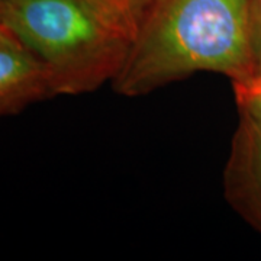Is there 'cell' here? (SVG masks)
<instances>
[{
  "label": "cell",
  "instance_id": "cell-7",
  "mask_svg": "<svg viewBox=\"0 0 261 261\" xmlns=\"http://www.w3.org/2000/svg\"><path fill=\"white\" fill-rule=\"evenodd\" d=\"M250 13L255 73H258L261 71V0H250Z\"/></svg>",
  "mask_w": 261,
  "mask_h": 261
},
{
  "label": "cell",
  "instance_id": "cell-2",
  "mask_svg": "<svg viewBox=\"0 0 261 261\" xmlns=\"http://www.w3.org/2000/svg\"><path fill=\"white\" fill-rule=\"evenodd\" d=\"M0 23L45 65L58 94L112 83L132 42L89 0H0Z\"/></svg>",
  "mask_w": 261,
  "mask_h": 261
},
{
  "label": "cell",
  "instance_id": "cell-6",
  "mask_svg": "<svg viewBox=\"0 0 261 261\" xmlns=\"http://www.w3.org/2000/svg\"><path fill=\"white\" fill-rule=\"evenodd\" d=\"M232 84L237 103L243 111L244 121L261 132V71Z\"/></svg>",
  "mask_w": 261,
  "mask_h": 261
},
{
  "label": "cell",
  "instance_id": "cell-1",
  "mask_svg": "<svg viewBox=\"0 0 261 261\" xmlns=\"http://www.w3.org/2000/svg\"><path fill=\"white\" fill-rule=\"evenodd\" d=\"M199 71L255 73L250 0H152L112 86L135 97Z\"/></svg>",
  "mask_w": 261,
  "mask_h": 261
},
{
  "label": "cell",
  "instance_id": "cell-4",
  "mask_svg": "<svg viewBox=\"0 0 261 261\" xmlns=\"http://www.w3.org/2000/svg\"><path fill=\"white\" fill-rule=\"evenodd\" d=\"M226 187L235 200L251 199L261 211V132L245 121L235 141Z\"/></svg>",
  "mask_w": 261,
  "mask_h": 261
},
{
  "label": "cell",
  "instance_id": "cell-3",
  "mask_svg": "<svg viewBox=\"0 0 261 261\" xmlns=\"http://www.w3.org/2000/svg\"><path fill=\"white\" fill-rule=\"evenodd\" d=\"M54 96L58 90L45 65L0 23V118Z\"/></svg>",
  "mask_w": 261,
  "mask_h": 261
},
{
  "label": "cell",
  "instance_id": "cell-5",
  "mask_svg": "<svg viewBox=\"0 0 261 261\" xmlns=\"http://www.w3.org/2000/svg\"><path fill=\"white\" fill-rule=\"evenodd\" d=\"M111 25L134 39L152 0H89Z\"/></svg>",
  "mask_w": 261,
  "mask_h": 261
}]
</instances>
